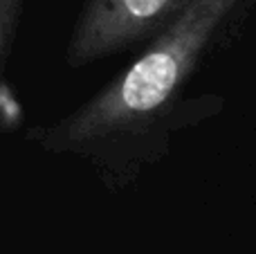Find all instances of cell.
I'll list each match as a JSON object with an SVG mask.
<instances>
[{"label":"cell","instance_id":"cell-1","mask_svg":"<svg viewBox=\"0 0 256 254\" xmlns=\"http://www.w3.org/2000/svg\"><path fill=\"white\" fill-rule=\"evenodd\" d=\"M250 7L252 0H200L88 102L30 126L25 140L48 156L81 160L112 192L132 187L166 158L182 128L222 110V97H186V88Z\"/></svg>","mask_w":256,"mask_h":254},{"label":"cell","instance_id":"cell-2","mask_svg":"<svg viewBox=\"0 0 256 254\" xmlns=\"http://www.w3.org/2000/svg\"><path fill=\"white\" fill-rule=\"evenodd\" d=\"M200 0H86L66 45V66L81 70L124 50L148 48Z\"/></svg>","mask_w":256,"mask_h":254},{"label":"cell","instance_id":"cell-3","mask_svg":"<svg viewBox=\"0 0 256 254\" xmlns=\"http://www.w3.org/2000/svg\"><path fill=\"white\" fill-rule=\"evenodd\" d=\"M22 9H25V0H0V72H2V81H7V68L14 48H16L18 32H20Z\"/></svg>","mask_w":256,"mask_h":254},{"label":"cell","instance_id":"cell-4","mask_svg":"<svg viewBox=\"0 0 256 254\" xmlns=\"http://www.w3.org/2000/svg\"><path fill=\"white\" fill-rule=\"evenodd\" d=\"M0 112H2V126L7 133L22 126V106L18 102V94H14L9 81L0 84Z\"/></svg>","mask_w":256,"mask_h":254}]
</instances>
